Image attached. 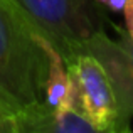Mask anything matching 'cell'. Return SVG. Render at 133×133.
<instances>
[{
	"label": "cell",
	"mask_w": 133,
	"mask_h": 133,
	"mask_svg": "<svg viewBox=\"0 0 133 133\" xmlns=\"http://www.w3.org/2000/svg\"><path fill=\"white\" fill-rule=\"evenodd\" d=\"M47 44L12 0H0V116L17 120L44 104Z\"/></svg>",
	"instance_id": "6da1fadb"
},
{
	"label": "cell",
	"mask_w": 133,
	"mask_h": 133,
	"mask_svg": "<svg viewBox=\"0 0 133 133\" xmlns=\"http://www.w3.org/2000/svg\"><path fill=\"white\" fill-rule=\"evenodd\" d=\"M36 34L61 54L66 64L79 56L93 36L108 22L96 0H12Z\"/></svg>",
	"instance_id": "7a4b0ae2"
},
{
	"label": "cell",
	"mask_w": 133,
	"mask_h": 133,
	"mask_svg": "<svg viewBox=\"0 0 133 133\" xmlns=\"http://www.w3.org/2000/svg\"><path fill=\"white\" fill-rule=\"evenodd\" d=\"M116 37H110L106 30L86 41L79 54H91L104 69L115 93L116 101L118 131L130 130L133 118V39L125 29L111 24Z\"/></svg>",
	"instance_id": "3957f363"
},
{
	"label": "cell",
	"mask_w": 133,
	"mask_h": 133,
	"mask_svg": "<svg viewBox=\"0 0 133 133\" xmlns=\"http://www.w3.org/2000/svg\"><path fill=\"white\" fill-rule=\"evenodd\" d=\"M68 71L76 88V106L96 127L110 128L116 123V101L104 69L91 54H79Z\"/></svg>",
	"instance_id": "277c9868"
},
{
	"label": "cell",
	"mask_w": 133,
	"mask_h": 133,
	"mask_svg": "<svg viewBox=\"0 0 133 133\" xmlns=\"http://www.w3.org/2000/svg\"><path fill=\"white\" fill-rule=\"evenodd\" d=\"M14 133H123L115 127L101 128L84 116L78 108L52 113L44 104L14 120Z\"/></svg>",
	"instance_id": "5b68a950"
},
{
	"label": "cell",
	"mask_w": 133,
	"mask_h": 133,
	"mask_svg": "<svg viewBox=\"0 0 133 133\" xmlns=\"http://www.w3.org/2000/svg\"><path fill=\"white\" fill-rule=\"evenodd\" d=\"M49 74L44 91V106L52 113H64L76 106V88L68 71L64 59L59 52L47 45Z\"/></svg>",
	"instance_id": "8992f818"
},
{
	"label": "cell",
	"mask_w": 133,
	"mask_h": 133,
	"mask_svg": "<svg viewBox=\"0 0 133 133\" xmlns=\"http://www.w3.org/2000/svg\"><path fill=\"white\" fill-rule=\"evenodd\" d=\"M123 14H125V22H127V29L125 30H127V34L133 39V0H127Z\"/></svg>",
	"instance_id": "52a82bcc"
},
{
	"label": "cell",
	"mask_w": 133,
	"mask_h": 133,
	"mask_svg": "<svg viewBox=\"0 0 133 133\" xmlns=\"http://www.w3.org/2000/svg\"><path fill=\"white\" fill-rule=\"evenodd\" d=\"M101 7H106L111 12H123L127 0H96Z\"/></svg>",
	"instance_id": "ba28073f"
},
{
	"label": "cell",
	"mask_w": 133,
	"mask_h": 133,
	"mask_svg": "<svg viewBox=\"0 0 133 133\" xmlns=\"http://www.w3.org/2000/svg\"><path fill=\"white\" fill-rule=\"evenodd\" d=\"M0 133H14V120L0 116Z\"/></svg>",
	"instance_id": "9c48e42d"
},
{
	"label": "cell",
	"mask_w": 133,
	"mask_h": 133,
	"mask_svg": "<svg viewBox=\"0 0 133 133\" xmlns=\"http://www.w3.org/2000/svg\"><path fill=\"white\" fill-rule=\"evenodd\" d=\"M123 133H131V131H130V130H127V131H123Z\"/></svg>",
	"instance_id": "30bf717a"
}]
</instances>
